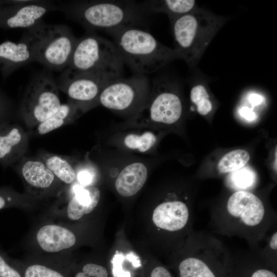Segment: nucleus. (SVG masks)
<instances>
[{
	"instance_id": "obj_1",
	"label": "nucleus",
	"mask_w": 277,
	"mask_h": 277,
	"mask_svg": "<svg viewBox=\"0 0 277 277\" xmlns=\"http://www.w3.org/2000/svg\"><path fill=\"white\" fill-rule=\"evenodd\" d=\"M209 213V225L213 232L243 239L252 250L276 227L275 210L248 190L233 192L224 203L213 207Z\"/></svg>"
},
{
	"instance_id": "obj_2",
	"label": "nucleus",
	"mask_w": 277,
	"mask_h": 277,
	"mask_svg": "<svg viewBox=\"0 0 277 277\" xmlns=\"http://www.w3.org/2000/svg\"><path fill=\"white\" fill-rule=\"evenodd\" d=\"M106 32L111 36L124 63L135 74L146 75L181 58L175 49L165 46L138 27H124Z\"/></svg>"
},
{
	"instance_id": "obj_3",
	"label": "nucleus",
	"mask_w": 277,
	"mask_h": 277,
	"mask_svg": "<svg viewBox=\"0 0 277 277\" xmlns=\"http://www.w3.org/2000/svg\"><path fill=\"white\" fill-rule=\"evenodd\" d=\"M227 18L199 8L170 20L175 49L190 68L196 66Z\"/></svg>"
},
{
	"instance_id": "obj_4",
	"label": "nucleus",
	"mask_w": 277,
	"mask_h": 277,
	"mask_svg": "<svg viewBox=\"0 0 277 277\" xmlns=\"http://www.w3.org/2000/svg\"><path fill=\"white\" fill-rule=\"evenodd\" d=\"M185 242L180 277H226L231 251L222 241L208 232L192 230Z\"/></svg>"
},
{
	"instance_id": "obj_5",
	"label": "nucleus",
	"mask_w": 277,
	"mask_h": 277,
	"mask_svg": "<svg viewBox=\"0 0 277 277\" xmlns=\"http://www.w3.org/2000/svg\"><path fill=\"white\" fill-rule=\"evenodd\" d=\"M71 18L90 30H108L137 27L146 14L141 3L133 1L72 2L63 8Z\"/></svg>"
},
{
	"instance_id": "obj_6",
	"label": "nucleus",
	"mask_w": 277,
	"mask_h": 277,
	"mask_svg": "<svg viewBox=\"0 0 277 277\" xmlns=\"http://www.w3.org/2000/svg\"><path fill=\"white\" fill-rule=\"evenodd\" d=\"M23 37L30 46L34 61L57 71L68 67L77 39L67 26L43 22L28 29Z\"/></svg>"
},
{
	"instance_id": "obj_7",
	"label": "nucleus",
	"mask_w": 277,
	"mask_h": 277,
	"mask_svg": "<svg viewBox=\"0 0 277 277\" xmlns=\"http://www.w3.org/2000/svg\"><path fill=\"white\" fill-rule=\"evenodd\" d=\"M124 63L112 41L90 32L77 41L63 75L105 73L122 76Z\"/></svg>"
},
{
	"instance_id": "obj_8",
	"label": "nucleus",
	"mask_w": 277,
	"mask_h": 277,
	"mask_svg": "<svg viewBox=\"0 0 277 277\" xmlns=\"http://www.w3.org/2000/svg\"><path fill=\"white\" fill-rule=\"evenodd\" d=\"M151 84L146 75L135 74L127 78L118 77L102 91L98 104L115 112L136 115L146 103Z\"/></svg>"
},
{
	"instance_id": "obj_9",
	"label": "nucleus",
	"mask_w": 277,
	"mask_h": 277,
	"mask_svg": "<svg viewBox=\"0 0 277 277\" xmlns=\"http://www.w3.org/2000/svg\"><path fill=\"white\" fill-rule=\"evenodd\" d=\"M174 85L166 77L154 80L149 97L134 116L135 118L151 124L171 125L177 122L182 114L183 105Z\"/></svg>"
},
{
	"instance_id": "obj_10",
	"label": "nucleus",
	"mask_w": 277,
	"mask_h": 277,
	"mask_svg": "<svg viewBox=\"0 0 277 277\" xmlns=\"http://www.w3.org/2000/svg\"><path fill=\"white\" fill-rule=\"evenodd\" d=\"M58 86L50 77L37 76L28 85L21 111L26 124L36 126L55 113L61 103Z\"/></svg>"
},
{
	"instance_id": "obj_11",
	"label": "nucleus",
	"mask_w": 277,
	"mask_h": 277,
	"mask_svg": "<svg viewBox=\"0 0 277 277\" xmlns=\"http://www.w3.org/2000/svg\"><path fill=\"white\" fill-rule=\"evenodd\" d=\"M120 77L100 72L63 75L60 87L67 93L70 102L85 112L98 104V98L104 88Z\"/></svg>"
},
{
	"instance_id": "obj_12",
	"label": "nucleus",
	"mask_w": 277,
	"mask_h": 277,
	"mask_svg": "<svg viewBox=\"0 0 277 277\" xmlns=\"http://www.w3.org/2000/svg\"><path fill=\"white\" fill-rule=\"evenodd\" d=\"M187 200H169L159 204L153 211L154 224L168 233L183 232L189 235L193 230V211Z\"/></svg>"
},
{
	"instance_id": "obj_13",
	"label": "nucleus",
	"mask_w": 277,
	"mask_h": 277,
	"mask_svg": "<svg viewBox=\"0 0 277 277\" xmlns=\"http://www.w3.org/2000/svg\"><path fill=\"white\" fill-rule=\"evenodd\" d=\"M226 277H277V275L275 270L249 249L231 251Z\"/></svg>"
},
{
	"instance_id": "obj_14",
	"label": "nucleus",
	"mask_w": 277,
	"mask_h": 277,
	"mask_svg": "<svg viewBox=\"0 0 277 277\" xmlns=\"http://www.w3.org/2000/svg\"><path fill=\"white\" fill-rule=\"evenodd\" d=\"M34 240L42 251L57 253L74 246L76 236L73 231L64 226L47 224L38 228L35 233Z\"/></svg>"
},
{
	"instance_id": "obj_15",
	"label": "nucleus",
	"mask_w": 277,
	"mask_h": 277,
	"mask_svg": "<svg viewBox=\"0 0 277 277\" xmlns=\"http://www.w3.org/2000/svg\"><path fill=\"white\" fill-rule=\"evenodd\" d=\"M20 173L27 186L39 193L51 190L59 181L41 159H26Z\"/></svg>"
},
{
	"instance_id": "obj_16",
	"label": "nucleus",
	"mask_w": 277,
	"mask_h": 277,
	"mask_svg": "<svg viewBox=\"0 0 277 277\" xmlns=\"http://www.w3.org/2000/svg\"><path fill=\"white\" fill-rule=\"evenodd\" d=\"M101 197V191L94 186L77 189L68 201L66 214L72 221H77L84 215L90 213L97 206Z\"/></svg>"
},
{
	"instance_id": "obj_17",
	"label": "nucleus",
	"mask_w": 277,
	"mask_h": 277,
	"mask_svg": "<svg viewBox=\"0 0 277 277\" xmlns=\"http://www.w3.org/2000/svg\"><path fill=\"white\" fill-rule=\"evenodd\" d=\"M25 136L20 127L3 123L0 124V163L10 165L18 156Z\"/></svg>"
},
{
	"instance_id": "obj_18",
	"label": "nucleus",
	"mask_w": 277,
	"mask_h": 277,
	"mask_svg": "<svg viewBox=\"0 0 277 277\" xmlns=\"http://www.w3.org/2000/svg\"><path fill=\"white\" fill-rule=\"evenodd\" d=\"M148 175L146 166L135 162L124 167L117 176L115 187L122 196L129 197L138 192L145 184Z\"/></svg>"
},
{
	"instance_id": "obj_19",
	"label": "nucleus",
	"mask_w": 277,
	"mask_h": 277,
	"mask_svg": "<svg viewBox=\"0 0 277 277\" xmlns=\"http://www.w3.org/2000/svg\"><path fill=\"white\" fill-rule=\"evenodd\" d=\"M141 4L147 13L162 12L171 19L190 13L199 7L193 0L146 1Z\"/></svg>"
},
{
	"instance_id": "obj_20",
	"label": "nucleus",
	"mask_w": 277,
	"mask_h": 277,
	"mask_svg": "<svg viewBox=\"0 0 277 277\" xmlns=\"http://www.w3.org/2000/svg\"><path fill=\"white\" fill-rule=\"evenodd\" d=\"M0 61L10 68H17L34 61L31 49L25 39L14 43L6 41L0 44Z\"/></svg>"
},
{
	"instance_id": "obj_21",
	"label": "nucleus",
	"mask_w": 277,
	"mask_h": 277,
	"mask_svg": "<svg viewBox=\"0 0 277 277\" xmlns=\"http://www.w3.org/2000/svg\"><path fill=\"white\" fill-rule=\"evenodd\" d=\"M84 112L78 105L69 101L61 104L57 111L37 126L38 134L43 135L72 122Z\"/></svg>"
},
{
	"instance_id": "obj_22",
	"label": "nucleus",
	"mask_w": 277,
	"mask_h": 277,
	"mask_svg": "<svg viewBox=\"0 0 277 277\" xmlns=\"http://www.w3.org/2000/svg\"><path fill=\"white\" fill-rule=\"evenodd\" d=\"M42 160L61 182L70 185L76 180V171L72 164L65 157L53 154H46Z\"/></svg>"
},
{
	"instance_id": "obj_23",
	"label": "nucleus",
	"mask_w": 277,
	"mask_h": 277,
	"mask_svg": "<svg viewBox=\"0 0 277 277\" xmlns=\"http://www.w3.org/2000/svg\"><path fill=\"white\" fill-rule=\"evenodd\" d=\"M263 247L258 246L252 250L269 267L276 270L277 260V230L274 228L264 238Z\"/></svg>"
},
{
	"instance_id": "obj_24",
	"label": "nucleus",
	"mask_w": 277,
	"mask_h": 277,
	"mask_svg": "<svg viewBox=\"0 0 277 277\" xmlns=\"http://www.w3.org/2000/svg\"><path fill=\"white\" fill-rule=\"evenodd\" d=\"M249 153L243 149L230 151L225 154L218 164L219 171L222 173L232 172L243 168L249 161Z\"/></svg>"
},
{
	"instance_id": "obj_25",
	"label": "nucleus",
	"mask_w": 277,
	"mask_h": 277,
	"mask_svg": "<svg viewBox=\"0 0 277 277\" xmlns=\"http://www.w3.org/2000/svg\"><path fill=\"white\" fill-rule=\"evenodd\" d=\"M156 140V136L153 132L147 131L141 134H127L124 139V144L130 150L143 153L149 150L155 145Z\"/></svg>"
},
{
	"instance_id": "obj_26",
	"label": "nucleus",
	"mask_w": 277,
	"mask_h": 277,
	"mask_svg": "<svg viewBox=\"0 0 277 277\" xmlns=\"http://www.w3.org/2000/svg\"><path fill=\"white\" fill-rule=\"evenodd\" d=\"M190 97L191 102L196 105L200 114L205 115L212 110V104L204 85L196 84L193 86L190 91Z\"/></svg>"
},
{
	"instance_id": "obj_27",
	"label": "nucleus",
	"mask_w": 277,
	"mask_h": 277,
	"mask_svg": "<svg viewBox=\"0 0 277 277\" xmlns=\"http://www.w3.org/2000/svg\"><path fill=\"white\" fill-rule=\"evenodd\" d=\"M229 182L230 186L237 190H248L254 186L256 175L250 168L243 167L232 172Z\"/></svg>"
},
{
	"instance_id": "obj_28",
	"label": "nucleus",
	"mask_w": 277,
	"mask_h": 277,
	"mask_svg": "<svg viewBox=\"0 0 277 277\" xmlns=\"http://www.w3.org/2000/svg\"><path fill=\"white\" fill-rule=\"evenodd\" d=\"M25 277H64L58 271L40 264H34L26 270Z\"/></svg>"
},
{
	"instance_id": "obj_29",
	"label": "nucleus",
	"mask_w": 277,
	"mask_h": 277,
	"mask_svg": "<svg viewBox=\"0 0 277 277\" xmlns=\"http://www.w3.org/2000/svg\"><path fill=\"white\" fill-rule=\"evenodd\" d=\"M75 277H108V272L102 266L88 263L83 266L82 271L77 273Z\"/></svg>"
},
{
	"instance_id": "obj_30",
	"label": "nucleus",
	"mask_w": 277,
	"mask_h": 277,
	"mask_svg": "<svg viewBox=\"0 0 277 277\" xmlns=\"http://www.w3.org/2000/svg\"><path fill=\"white\" fill-rule=\"evenodd\" d=\"M125 259V256L123 253L116 252L112 260L114 277H131L130 273L123 268L122 264Z\"/></svg>"
},
{
	"instance_id": "obj_31",
	"label": "nucleus",
	"mask_w": 277,
	"mask_h": 277,
	"mask_svg": "<svg viewBox=\"0 0 277 277\" xmlns=\"http://www.w3.org/2000/svg\"><path fill=\"white\" fill-rule=\"evenodd\" d=\"M0 277H21L19 273L10 265L0 253Z\"/></svg>"
},
{
	"instance_id": "obj_32",
	"label": "nucleus",
	"mask_w": 277,
	"mask_h": 277,
	"mask_svg": "<svg viewBox=\"0 0 277 277\" xmlns=\"http://www.w3.org/2000/svg\"><path fill=\"white\" fill-rule=\"evenodd\" d=\"M76 180L83 187L93 186L92 183L93 181L92 172L88 169H82L76 171Z\"/></svg>"
},
{
	"instance_id": "obj_33",
	"label": "nucleus",
	"mask_w": 277,
	"mask_h": 277,
	"mask_svg": "<svg viewBox=\"0 0 277 277\" xmlns=\"http://www.w3.org/2000/svg\"><path fill=\"white\" fill-rule=\"evenodd\" d=\"M240 114L246 120L251 121L256 118V115L253 110L247 107L243 106L239 110Z\"/></svg>"
},
{
	"instance_id": "obj_34",
	"label": "nucleus",
	"mask_w": 277,
	"mask_h": 277,
	"mask_svg": "<svg viewBox=\"0 0 277 277\" xmlns=\"http://www.w3.org/2000/svg\"><path fill=\"white\" fill-rule=\"evenodd\" d=\"M150 277H172L170 272L163 266H157L153 269Z\"/></svg>"
},
{
	"instance_id": "obj_35",
	"label": "nucleus",
	"mask_w": 277,
	"mask_h": 277,
	"mask_svg": "<svg viewBox=\"0 0 277 277\" xmlns=\"http://www.w3.org/2000/svg\"><path fill=\"white\" fill-rule=\"evenodd\" d=\"M12 199L7 194L0 192V210L7 208L12 204Z\"/></svg>"
},
{
	"instance_id": "obj_36",
	"label": "nucleus",
	"mask_w": 277,
	"mask_h": 277,
	"mask_svg": "<svg viewBox=\"0 0 277 277\" xmlns=\"http://www.w3.org/2000/svg\"><path fill=\"white\" fill-rule=\"evenodd\" d=\"M249 103L252 106H258L262 103L263 97L262 95L257 93H251L248 97Z\"/></svg>"
},
{
	"instance_id": "obj_37",
	"label": "nucleus",
	"mask_w": 277,
	"mask_h": 277,
	"mask_svg": "<svg viewBox=\"0 0 277 277\" xmlns=\"http://www.w3.org/2000/svg\"><path fill=\"white\" fill-rule=\"evenodd\" d=\"M126 258L131 263L134 267H138L141 266V264L139 260V258L137 257L135 253L130 252L126 255Z\"/></svg>"
}]
</instances>
